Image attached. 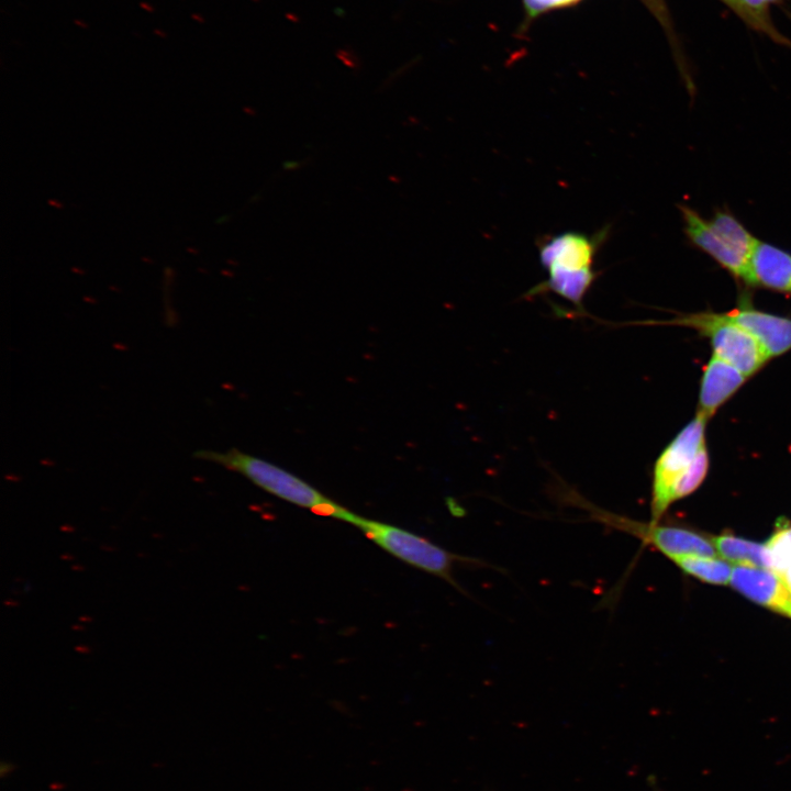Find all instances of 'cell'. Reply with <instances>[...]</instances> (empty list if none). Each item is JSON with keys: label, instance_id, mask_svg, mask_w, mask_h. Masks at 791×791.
Wrapping results in <instances>:
<instances>
[{"label": "cell", "instance_id": "obj_18", "mask_svg": "<svg viewBox=\"0 0 791 791\" xmlns=\"http://www.w3.org/2000/svg\"><path fill=\"white\" fill-rule=\"evenodd\" d=\"M647 7L651 10V12L657 16L661 25L665 27L666 32L669 35V40L671 42L672 47L679 52V44L677 41V36L673 33V27L671 24V19L669 16L668 10L665 5L664 0H643Z\"/></svg>", "mask_w": 791, "mask_h": 791}, {"label": "cell", "instance_id": "obj_5", "mask_svg": "<svg viewBox=\"0 0 791 791\" xmlns=\"http://www.w3.org/2000/svg\"><path fill=\"white\" fill-rule=\"evenodd\" d=\"M670 323L692 326L711 339L716 357L745 376L755 374L770 356L746 330L724 317L723 313H698L677 317Z\"/></svg>", "mask_w": 791, "mask_h": 791}, {"label": "cell", "instance_id": "obj_4", "mask_svg": "<svg viewBox=\"0 0 791 791\" xmlns=\"http://www.w3.org/2000/svg\"><path fill=\"white\" fill-rule=\"evenodd\" d=\"M566 501L583 509L589 517L605 526L633 535L661 554L675 560L684 556L715 557L717 552L711 539L677 526L658 522H639L601 509L579 495L576 491H564Z\"/></svg>", "mask_w": 791, "mask_h": 791}, {"label": "cell", "instance_id": "obj_2", "mask_svg": "<svg viewBox=\"0 0 791 791\" xmlns=\"http://www.w3.org/2000/svg\"><path fill=\"white\" fill-rule=\"evenodd\" d=\"M193 456L237 471L265 491L296 505L309 508L315 514L342 521L347 511L302 479L236 448L226 452L201 449Z\"/></svg>", "mask_w": 791, "mask_h": 791}, {"label": "cell", "instance_id": "obj_10", "mask_svg": "<svg viewBox=\"0 0 791 791\" xmlns=\"http://www.w3.org/2000/svg\"><path fill=\"white\" fill-rule=\"evenodd\" d=\"M747 283L791 293V254L758 239L749 258Z\"/></svg>", "mask_w": 791, "mask_h": 791}, {"label": "cell", "instance_id": "obj_1", "mask_svg": "<svg viewBox=\"0 0 791 791\" xmlns=\"http://www.w3.org/2000/svg\"><path fill=\"white\" fill-rule=\"evenodd\" d=\"M609 233L604 226L592 235L564 232L538 239L539 263L548 276L528 296L552 291L583 310V299L598 278L593 259Z\"/></svg>", "mask_w": 791, "mask_h": 791}, {"label": "cell", "instance_id": "obj_20", "mask_svg": "<svg viewBox=\"0 0 791 791\" xmlns=\"http://www.w3.org/2000/svg\"><path fill=\"white\" fill-rule=\"evenodd\" d=\"M745 5L760 14L764 18L770 19L769 8L770 5L780 2L781 0H742Z\"/></svg>", "mask_w": 791, "mask_h": 791}, {"label": "cell", "instance_id": "obj_17", "mask_svg": "<svg viewBox=\"0 0 791 791\" xmlns=\"http://www.w3.org/2000/svg\"><path fill=\"white\" fill-rule=\"evenodd\" d=\"M772 570L779 575L791 566V526L781 525L766 543Z\"/></svg>", "mask_w": 791, "mask_h": 791}, {"label": "cell", "instance_id": "obj_13", "mask_svg": "<svg viewBox=\"0 0 791 791\" xmlns=\"http://www.w3.org/2000/svg\"><path fill=\"white\" fill-rule=\"evenodd\" d=\"M686 573L713 584H727L733 567L714 557L684 556L672 560Z\"/></svg>", "mask_w": 791, "mask_h": 791}, {"label": "cell", "instance_id": "obj_3", "mask_svg": "<svg viewBox=\"0 0 791 791\" xmlns=\"http://www.w3.org/2000/svg\"><path fill=\"white\" fill-rule=\"evenodd\" d=\"M344 522L359 528L370 541L396 558L425 572L437 576L461 590L454 578L456 564H479L469 557L450 553L427 538L401 527L361 517L348 512Z\"/></svg>", "mask_w": 791, "mask_h": 791}, {"label": "cell", "instance_id": "obj_14", "mask_svg": "<svg viewBox=\"0 0 791 791\" xmlns=\"http://www.w3.org/2000/svg\"><path fill=\"white\" fill-rule=\"evenodd\" d=\"M709 223L734 250L749 263L750 255L758 241L756 237L734 216L725 212H717Z\"/></svg>", "mask_w": 791, "mask_h": 791}, {"label": "cell", "instance_id": "obj_16", "mask_svg": "<svg viewBox=\"0 0 791 791\" xmlns=\"http://www.w3.org/2000/svg\"><path fill=\"white\" fill-rule=\"evenodd\" d=\"M708 468L709 455L705 445H703L686 472L677 481L671 494L672 503L692 493L702 483Z\"/></svg>", "mask_w": 791, "mask_h": 791}, {"label": "cell", "instance_id": "obj_6", "mask_svg": "<svg viewBox=\"0 0 791 791\" xmlns=\"http://www.w3.org/2000/svg\"><path fill=\"white\" fill-rule=\"evenodd\" d=\"M706 420L701 414L684 426L657 458L653 471L651 521L660 517L672 504L671 494L677 481L686 472L704 443Z\"/></svg>", "mask_w": 791, "mask_h": 791}, {"label": "cell", "instance_id": "obj_8", "mask_svg": "<svg viewBox=\"0 0 791 791\" xmlns=\"http://www.w3.org/2000/svg\"><path fill=\"white\" fill-rule=\"evenodd\" d=\"M724 317L750 333L770 357L791 348V320L751 308L735 309Z\"/></svg>", "mask_w": 791, "mask_h": 791}, {"label": "cell", "instance_id": "obj_9", "mask_svg": "<svg viewBox=\"0 0 791 791\" xmlns=\"http://www.w3.org/2000/svg\"><path fill=\"white\" fill-rule=\"evenodd\" d=\"M688 237L735 277L747 282L748 260L734 250L695 211L680 205Z\"/></svg>", "mask_w": 791, "mask_h": 791}, {"label": "cell", "instance_id": "obj_12", "mask_svg": "<svg viewBox=\"0 0 791 791\" xmlns=\"http://www.w3.org/2000/svg\"><path fill=\"white\" fill-rule=\"evenodd\" d=\"M716 552L724 559L738 565L772 569L766 544H759L729 534L711 538Z\"/></svg>", "mask_w": 791, "mask_h": 791}, {"label": "cell", "instance_id": "obj_21", "mask_svg": "<svg viewBox=\"0 0 791 791\" xmlns=\"http://www.w3.org/2000/svg\"><path fill=\"white\" fill-rule=\"evenodd\" d=\"M192 18H194V20H198V21L202 22V19H200L199 15L193 14Z\"/></svg>", "mask_w": 791, "mask_h": 791}, {"label": "cell", "instance_id": "obj_11", "mask_svg": "<svg viewBox=\"0 0 791 791\" xmlns=\"http://www.w3.org/2000/svg\"><path fill=\"white\" fill-rule=\"evenodd\" d=\"M746 378L737 368L713 355L703 372L698 413L711 417Z\"/></svg>", "mask_w": 791, "mask_h": 791}, {"label": "cell", "instance_id": "obj_15", "mask_svg": "<svg viewBox=\"0 0 791 791\" xmlns=\"http://www.w3.org/2000/svg\"><path fill=\"white\" fill-rule=\"evenodd\" d=\"M721 1L725 3L736 15H738V18H740L742 21L746 23L749 27L757 32L764 33L773 42L791 48V41L776 29L771 19L764 18L760 14L756 13L747 5H745L742 0Z\"/></svg>", "mask_w": 791, "mask_h": 791}, {"label": "cell", "instance_id": "obj_7", "mask_svg": "<svg viewBox=\"0 0 791 791\" xmlns=\"http://www.w3.org/2000/svg\"><path fill=\"white\" fill-rule=\"evenodd\" d=\"M729 583L757 604L791 617V593L775 570L738 565L733 567Z\"/></svg>", "mask_w": 791, "mask_h": 791}, {"label": "cell", "instance_id": "obj_19", "mask_svg": "<svg viewBox=\"0 0 791 791\" xmlns=\"http://www.w3.org/2000/svg\"><path fill=\"white\" fill-rule=\"evenodd\" d=\"M579 0H524L526 9L531 15H536L541 12L567 7L573 4Z\"/></svg>", "mask_w": 791, "mask_h": 791}]
</instances>
